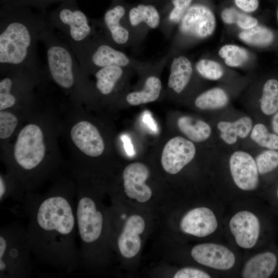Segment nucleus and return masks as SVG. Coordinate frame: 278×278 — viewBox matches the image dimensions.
Masks as SVG:
<instances>
[{"mask_svg": "<svg viewBox=\"0 0 278 278\" xmlns=\"http://www.w3.org/2000/svg\"><path fill=\"white\" fill-rule=\"evenodd\" d=\"M75 185L61 180L46 193L27 192L22 202L33 256L40 262L67 273L81 266L76 244Z\"/></svg>", "mask_w": 278, "mask_h": 278, "instance_id": "f257e3e1", "label": "nucleus"}, {"mask_svg": "<svg viewBox=\"0 0 278 278\" xmlns=\"http://www.w3.org/2000/svg\"><path fill=\"white\" fill-rule=\"evenodd\" d=\"M48 24L46 11L1 4L0 8L1 74L11 68L42 69L37 45Z\"/></svg>", "mask_w": 278, "mask_h": 278, "instance_id": "f03ea898", "label": "nucleus"}, {"mask_svg": "<svg viewBox=\"0 0 278 278\" xmlns=\"http://www.w3.org/2000/svg\"><path fill=\"white\" fill-rule=\"evenodd\" d=\"M44 133L36 124L25 125L14 143L9 173L16 180L22 192L32 190L53 170L54 165L45 160Z\"/></svg>", "mask_w": 278, "mask_h": 278, "instance_id": "7ed1b4c3", "label": "nucleus"}, {"mask_svg": "<svg viewBox=\"0 0 278 278\" xmlns=\"http://www.w3.org/2000/svg\"><path fill=\"white\" fill-rule=\"evenodd\" d=\"M40 41L45 45L47 73L61 89L80 96L87 90L86 76L66 40L57 35L48 24Z\"/></svg>", "mask_w": 278, "mask_h": 278, "instance_id": "20e7f679", "label": "nucleus"}, {"mask_svg": "<svg viewBox=\"0 0 278 278\" xmlns=\"http://www.w3.org/2000/svg\"><path fill=\"white\" fill-rule=\"evenodd\" d=\"M75 189L76 220L80 241L81 262L90 266L94 260V246L103 235L105 217L99 208L98 200L81 179H78Z\"/></svg>", "mask_w": 278, "mask_h": 278, "instance_id": "39448f33", "label": "nucleus"}, {"mask_svg": "<svg viewBox=\"0 0 278 278\" xmlns=\"http://www.w3.org/2000/svg\"><path fill=\"white\" fill-rule=\"evenodd\" d=\"M32 256L26 229L18 222L1 228V278L29 277L33 269Z\"/></svg>", "mask_w": 278, "mask_h": 278, "instance_id": "423d86ee", "label": "nucleus"}, {"mask_svg": "<svg viewBox=\"0 0 278 278\" xmlns=\"http://www.w3.org/2000/svg\"><path fill=\"white\" fill-rule=\"evenodd\" d=\"M69 45L77 57L82 71L87 76L101 68L111 65L130 67L141 72L150 62L131 57L110 43L97 29L85 42Z\"/></svg>", "mask_w": 278, "mask_h": 278, "instance_id": "0eeeda50", "label": "nucleus"}, {"mask_svg": "<svg viewBox=\"0 0 278 278\" xmlns=\"http://www.w3.org/2000/svg\"><path fill=\"white\" fill-rule=\"evenodd\" d=\"M47 21L53 28L64 34L69 45L81 44L89 40L96 29L79 8L77 0H65L47 14Z\"/></svg>", "mask_w": 278, "mask_h": 278, "instance_id": "6e6552de", "label": "nucleus"}, {"mask_svg": "<svg viewBox=\"0 0 278 278\" xmlns=\"http://www.w3.org/2000/svg\"><path fill=\"white\" fill-rule=\"evenodd\" d=\"M129 3L126 0H111L99 19H91L97 30L114 47L122 50L131 46L132 36L127 22Z\"/></svg>", "mask_w": 278, "mask_h": 278, "instance_id": "1a4fd4ad", "label": "nucleus"}, {"mask_svg": "<svg viewBox=\"0 0 278 278\" xmlns=\"http://www.w3.org/2000/svg\"><path fill=\"white\" fill-rule=\"evenodd\" d=\"M127 20L132 36L131 47L138 51L148 32L160 27L162 16L157 6L140 2L129 4Z\"/></svg>", "mask_w": 278, "mask_h": 278, "instance_id": "9d476101", "label": "nucleus"}, {"mask_svg": "<svg viewBox=\"0 0 278 278\" xmlns=\"http://www.w3.org/2000/svg\"><path fill=\"white\" fill-rule=\"evenodd\" d=\"M216 19L211 9L201 3H193L178 24L176 38L203 39L211 35L215 30Z\"/></svg>", "mask_w": 278, "mask_h": 278, "instance_id": "9b49d317", "label": "nucleus"}, {"mask_svg": "<svg viewBox=\"0 0 278 278\" xmlns=\"http://www.w3.org/2000/svg\"><path fill=\"white\" fill-rule=\"evenodd\" d=\"M196 147L191 141L181 136H176L165 145L161 156V164L168 173H178L194 158Z\"/></svg>", "mask_w": 278, "mask_h": 278, "instance_id": "f8f14e48", "label": "nucleus"}, {"mask_svg": "<svg viewBox=\"0 0 278 278\" xmlns=\"http://www.w3.org/2000/svg\"><path fill=\"white\" fill-rule=\"evenodd\" d=\"M229 166L232 179L240 189H255L259 183V173L255 160L248 153L237 151L231 156Z\"/></svg>", "mask_w": 278, "mask_h": 278, "instance_id": "ddd939ff", "label": "nucleus"}, {"mask_svg": "<svg viewBox=\"0 0 278 278\" xmlns=\"http://www.w3.org/2000/svg\"><path fill=\"white\" fill-rule=\"evenodd\" d=\"M191 255L198 263L219 270H229L235 263V255L230 250L214 243H203L194 246Z\"/></svg>", "mask_w": 278, "mask_h": 278, "instance_id": "4468645a", "label": "nucleus"}, {"mask_svg": "<svg viewBox=\"0 0 278 278\" xmlns=\"http://www.w3.org/2000/svg\"><path fill=\"white\" fill-rule=\"evenodd\" d=\"M229 227L236 244L245 249L253 247L260 233V223L257 217L248 211H241L231 218Z\"/></svg>", "mask_w": 278, "mask_h": 278, "instance_id": "2eb2a0df", "label": "nucleus"}, {"mask_svg": "<svg viewBox=\"0 0 278 278\" xmlns=\"http://www.w3.org/2000/svg\"><path fill=\"white\" fill-rule=\"evenodd\" d=\"M70 136L74 144L86 156L97 157L104 151L105 144L100 133L97 128L88 121L81 120L74 125Z\"/></svg>", "mask_w": 278, "mask_h": 278, "instance_id": "dca6fc26", "label": "nucleus"}, {"mask_svg": "<svg viewBox=\"0 0 278 278\" xmlns=\"http://www.w3.org/2000/svg\"><path fill=\"white\" fill-rule=\"evenodd\" d=\"M170 56L169 51L158 61H152L147 71L143 88L129 93L126 97L127 102L133 106L144 104L157 100L160 97L162 84L156 72L168 63Z\"/></svg>", "mask_w": 278, "mask_h": 278, "instance_id": "f3484780", "label": "nucleus"}, {"mask_svg": "<svg viewBox=\"0 0 278 278\" xmlns=\"http://www.w3.org/2000/svg\"><path fill=\"white\" fill-rule=\"evenodd\" d=\"M149 175L147 166L140 162L127 165L123 172L124 190L127 196L140 202L148 201L151 196V188L145 183Z\"/></svg>", "mask_w": 278, "mask_h": 278, "instance_id": "a211bd4d", "label": "nucleus"}, {"mask_svg": "<svg viewBox=\"0 0 278 278\" xmlns=\"http://www.w3.org/2000/svg\"><path fill=\"white\" fill-rule=\"evenodd\" d=\"M180 229L185 233L204 237L213 233L218 222L214 212L206 207H199L188 211L182 218Z\"/></svg>", "mask_w": 278, "mask_h": 278, "instance_id": "6ab92c4d", "label": "nucleus"}, {"mask_svg": "<svg viewBox=\"0 0 278 278\" xmlns=\"http://www.w3.org/2000/svg\"><path fill=\"white\" fill-rule=\"evenodd\" d=\"M145 227V221L140 216L134 215L128 218L117 238L118 248L123 257L132 258L138 253L141 247L140 234Z\"/></svg>", "mask_w": 278, "mask_h": 278, "instance_id": "aec40b11", "label": "nucleus"}, {"mask_svg": "<svg viewBox=\"0 0 278 278\" xmlns=\"http://www.w3.org/2000/svg\"><path fill=\"white\" fill-rule=\"evenodd\" d=\"M170 54L168 88L177 94L181 93L188 85L193 73L190 60L183 55L169 51Z\"/></svg>", "mask_w": 278, "mask_h": 278, "instance_id": "412c9836", "label": "nucleus"}, {"mask_svg": "<svg viewBox=\"0 0 278 278\" xmlns=\"http://www.w3.org/2000/svg\"><path fill=\"white\" fill-rule=\"evenodd\" d=\"M277 262V257L272 252L257 254L246 263L242 269V276L245 278L269 277L275 270Z\"/></svg>", "mask_w": 278, "mask_h": 278, "instance_id": "4be33fe9", "label": "nucleus"}, {"mask_svg": "<svg viewBox=\"0 0 278 278\" xmlns=\"http://www.w3.org/2000/svg\"><path fill=\"white\" fill-rule=\"evenodd\" d=\"M194 1L167 0L161 6L162 21L159 28L165 38H168Z\"/></svg>", "mask_w": 278, "mask_h": 278, "instance_id": "5701e85b", "label": "nucleus"}, {"mask_svg": "<svg viewBox=\"0 0 278 278\" xmlns=\"http://www.w3.org/2000/svg\"><path fill=\"white\" fill-rule=\"evenodd\" d=\"M133 69L118 65L101 68L93 74L96 79V90L103 96L111 95L125 75Z\"/></svg>", "mask_w": 278, "mask_h": 278, "instance_id": "b1692460", "label": "nucleus"}, {"mask_svg": "<svg viewBox=\"0 0 278 278\" xmlns=\"http://www.w3.org/2000/svg\"><path fill=\"white\" fill-rule=\"evenodd\" d=\"M220 132V137L227 144H235L237 137L245 138L250 132L252 127L251 119L242 117L234 122L221 121L217 125Z\"/></svg>", "mask_w": 278, "mask_h": 278, "instance_id": "393cba45", "label": "nucleus"}, {"mask_svg": "<svg viewBox=\"0 0 278 278\" xmlns=\"http://www.w3.org/2000/svg\"><path fill=\"white\" fill-rule=\"evenodd\" d=\"M177 124L180 130L193 142L205 141L211 133V129L208 124L189 116L180 117Z\"/></svg>", "mask_w": 278, "mask_h": 278, "instance_id": "a878e982", "label": "nucleus"}, {"mask_svg": "<svg viewBox=\"0 0 278 278\" xmlns=\"http://www.w3.org/2000/svg\"><path fill=\"white\" fill-rule=\"evenodd\" d=\"M229 97L222 89L216 88L208 90L198 95L195 99L196 106L202 110L221 108L228 103Z\"/></svg>", "mask_w": 278, "mask_h": 278, "instance_id": "bb28decb", "label": "nucleus"}, {"mask_svg": "<svg viewBox=\"0 0 278 278\" xmlns=\"http://www.w3.org/2000/svg\"><path fill=\"white\" fill-rule=\"evenodd\" d=\"M260 109L266 115H273L278 111V81L276 79H269L264 84Z\"/></svg>", "mask_w": 278, "mask_h": 278, "instance_id": "cd10ccee", "label": "nucleus"}, {"mask_svg": "<svg viewBox=\"0 0 278 278\" xmlns=\"http://www.w3.org/2000/svg\"><path fill=\"white\" fill-rule=\"evenodd\" d=\"M239 38L244 42L252 45L265 46L271 44L273 40V34L268 28L256 26L245 30L239 34Z\"/></svg>", "mask_w": 278, "mask_h": 278, "instance_id": "c85d7f7f", "label": "nucleus"}, {"mask_svg": "<svg viewBox=\"0 0 278 278\" xmlns=\"http://www.w3.org/2000/svg\"><path fill=\"white\" fill-rule=\"evenodd\" d=\"M25 194L15 178L9 173L0 175V203L10 198L22 203Z\"/></svg>", "mask_w": 278, "mask_h": 278, "instance_id": "c756f323", "label": "nucleus"}, {"mask_svg": "<svg viewBox=\"0 0 278 278\" xmlns=\"http://www.w3.org/2000/svg\"><path fill=\"white\" fill-rule=\"evenodd\" d=\"M218 54L224 59L225 63L231 67L239 66L248 59L247 51L235 45L228 44L223 46L219 49Z\"/></svg>", "mask_w": 278, "mask_h": 278, "instance_id": "7c9ffc66", "label": "nucleus"}, {"mask_svg": "<svg viewBox=\"0 0 278 278\" xmlns=\"http://www.w3.org/2000/svg\"><path fill=\"white\" fill-rule=\"evenodd\" d=\"M221 18L224 23L229 24L235 23L245 30L257 25V20L255 18L243 13L234 8L224 9L222 11Z\"/></svg>", "mask_w": 278, "mask_h": 278, "instance_id": "2f4dec72", "label": "nucleus"}, {"mask_svg": "<svg viewBox=\"0 0 278 278\" xmlns=\"http://www.w3.org/2000/svg\"><path fill=\"white\" fill-rule=\"evenodd\" d=\"M250 136L254 142L262 147L278 150V135L270 133L263 124H257L253 127Z\"/></svg>", "mask_w": 278, "mask_h": 278, "instance_id": "473e14b6", "label": "nucleus"}, {"mask_svg": "<svg viewBox=\"0 0 278 278\" xmlns=\"http://www.w3.org/2000/svg\"><path fill=\"white\" fill-rule=\"evenodd\" d=\"M255 162L259 174L270 173L278 167V151L265 150L257 156Z\"/></svg>", "mask_w": 278, "mask_h": 278, "instance_id": "72a5a7b5", "label": "nucleus"}, {"mask_svg": "<svg viewBox=\"0 0 278 278\" xmlns=\"http://www.w3.org/2000/svg\"><path fill=\"white\" fill-rule=\"evenodd\" d=\"M195 68L199 75L209 80L219 79L223 75L222 66L218 63L211 60H199L195 64Z\"/></svg>", "mask_w": 278, "mask_h": 278, "instance_id": "f704fd0d", "label": "nucleus"}, {"mask_svg": "<svg viewBox=\"0 0 278 278\" xmlns=\"http://www.w3.org/2000/svg\"><path fill=\"white\" fill-rule=\"evenodd\" d=\"M18 124V118L15 115L8 111H0L1 139H7L11 136Z\"/></svg>", "mask_w": 278, "mask_h": 278, "instance_id": "c9c22d12", "label": "nucleus"}, {"mask_svg": "<svg viewBox=\"0 0 278 278\" xmlns=\"http://www.w3.org/2000/svg\"><path fill=\"white\" fill-rule=\"evenodd\" d=\"M0 80V110L13 107L18 102L16 98L10 92L9 85L4 76Z\"/></svg>", "mask_w": 278, "mask_h": 278, "instance_id": "e433bc0d", "label": "nucleus"}, {"mask_svg": "<svg viewBox=\"0 0 278 278\" xmlns=\"http://www.w3.org/2000/svg\"><path fill=\"white\" fill-rule=\"evenodd\" d=\"M65 0H8L6 3L12 6L36 8L41 11H44L50 5L58 2L62 3Z\"/></svg>", "mask_w": 278, "mask_h": 278, "instance_id": "4c0bfd02", "label": "nucleus"}, {"mask_svg": "<svg viewBox=\"0 0 278 278\" xmlns=\"http://www.w3.org/2000/svg\"><path fill=\"white\" fill-rule=\"evenodd\" d=\"M174 278H210L206 272L194 268L186 267L181 269L173 275Z\"/></svg>", "mask_w": 278, "mask_h": 278, "instance_id": "58836bf2", "label": "nucleus"}, {"mask_svg": "<svg viewBox=\"0 0 278 278\" xmlns=\"http://www.w3.org/2000/svg\"><path fill=\"white\" fill-rule=\"evenodd\" d=\"M235 3L239 9L247 12L255 11L259 4L258 0H235Z\"/></svg>", "mask_w": 278, "mask_h": 278, "instance_id": "ea45409f", "label": "nucleus"}, {"mask_svg": "<svg viewBox=\"0 0 278 278\" xmlns=\"http://www.w3.org/2000/svg\"><path fill=\"white\" fill-rule=\"evenodd\" d=\"M142 120L150 130L154 132L158 131L157 125L149 111L144 112Z\"/></svg>", "mask_w": 278, "mask_h": 278, "instance_id": "a19ab883", "label": "nucleus"}, {"mask_svg": "<svg viewBox=\"0 0 278 278\" xmlns=\"http://www.w3.org/2000/svg\"><path fill=\"white\" fill-rule=\"evenodd\" d=\"M121 140L127 155L129 156L134 155L135 154V151L130 137L127 135L124 134L121 136Z\"/></svg>", "mask_w": 278, "mask_h": 278, "instance_id": "79ce46f5", "label": "nucleus"}, {"mask_svg": "<svg viewBox=\"0 0 278 278\" xmlns=\"http://www.w3.org/2000/svg\"><path fill=\"white\" fill-rule=\"evenodd\" d=\"M273 130L278 135V111L274 114L271 121Z\"/></svg>", "mask_w": 278, "mask_h": 278, "instance_id": "37998d69", "label": "nucleus"}, {"mask_svg": "<svg viewBox=\"0 0 278 278\" xmlns=\"http://www.w3.org/2000/svg\"><path fill=\"white\" fill-rule=\"evenodd\" d=\"M141 2L154 4L158 7L162 6L167 0H139Z\"/></svg>", "mask_w": 278, "mask_h": 278, "instance_id": "c03bdc74", "label": "nucleus"}, {"mask_svg": "<svg viewBox=\"0 0 278 278\" xmlns=\"http://www.w3.org/2000/svg\"><path fill=\"white\" fill-rule=\"evenodd\" d=\"M8 0H0L1 4H4L7 3Z\"/></svg>", "mask_w": 278, "mask_h": 278, "instance_id": "a18cd8bd", "label": "nucleus"}, {"mask_svg": "<svg viewBox=\"0 0 278 278\" xmlns=\"http://www.w3.org/2000/svg\"><path fill=\"white\" fill-rule=\"evenodd\" d=\"M276 198L277 199H278V187L276 189Z\"/></svg>", "mask_w": 278, "mask_h": 278, "instance_id": "49530a36", "label": "nucleus"}, {"mask_svg": "<svg viewBox=\"0 0 278 278\" xmlns=\"http://www.w3.org/2000/svg\"><path fill=\"white\" fill-rule=\"evenodd\" d=\"M277 20H278V8H277Z\"/></svg>", "mask_w": 278, "mask_h": 278, "instance_id": "de8ad7c7", "label": "nucleus"}]
</instances>
